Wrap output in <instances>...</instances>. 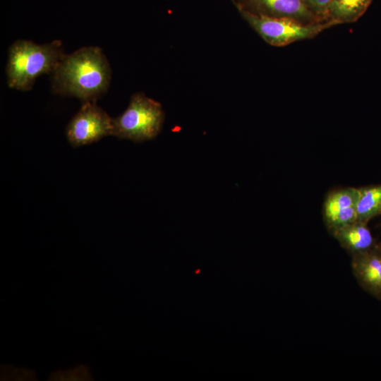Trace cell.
Listing matches in <instances>:
<instances>
[{
	"label": "cell",
	"instance_id": "cell-1",
	"mask_svg": "<svg viewBox=\"0 0 381 381\" xmlns=\"http://www.w3.org/2000/svg\"><path fill=\"white\" fill-rule=\"evenodd\" d=\"M54 94L95 100L105 93L111 79L109 64L97 47L80 48L64 55L52 73Z\"/></svg>",
	"mask_w": 381,
	"mask_h": 381
},
{
	"label": "cell",
	"instance_id": "cell-2",
	"mask_svg": "<svg viewBox=\"0 0 381 381\" xmlns=\"http://www.w3.org/2000/svg\"><path fill=\"white\" fill-rule=\"evenodd\" d=\"M64 55L59 40L43 44L25 40L16 41L8 49V85L18 90H30L35 80L42 74L52 73Z\"/></svg>",
	"mask_w": 381,
	"mask_h": 381
},
{
	"label": "cell",
	"instance_id": "cell-3",
	"mask_svg": "<svg viewBox=\"0 0 381 381\" xmlns=\"http://www.w3.org/2000/svg\"><path fill=\"white\" fill-rule=\"evenodd\" d=\"M164 120L161 104L138 92L131 97L126 109L113 119L112 135L135 143L152 140L160 133Z\"/></svg>",
	"mask_w": 381,
	"mask_h": 381
},
{
	"label": "cell",
	"instance_id": "cell-4",
	"mask_svg": "<svg viewBox=\"0 0 381 381\" xmlns=\"http://www.w3.org/2000/svg\"><path fill=\"white\" fill-rule=\"evenodd\" d=\"M240 14L267 44L274 47L314 38L323 30L336 25L331 21L309 24L287 18L258 16L245 12Z\"/></svg>",
	"mask_w": 381,
	"mask_h": 381
},
{
	"label": "cell",
	"instance_id": "cell-5",
	"mask_svg": "<svg viewBox=\"0 0 381 381\" xmlns=\"http://www.w3.org/2000/svg\"><path fill=\"white\" fill-rule=\"evenodd\" d=\"M113 119L95 102H83L78 112L66 127V137L73 147L97 142L107 135H112Z\"/></svg>",
	"mask_w": 381,
	"mask_h": 381
},
{
	"label": "cell",
	"instance_id": "cell-6",
	"mask_svg": "<svg viewBox=\"0 0 381 381\" xmlns=\"http://www.w3.org/2000/svg\"><path fill=\"white\" fill-rule=\"evenodd\" d=\"M239 13L258 16L287 18L304 23L324 22L305 6L302 0H231Z\"/></svg>",
	"mask_w": 381,
	"mask_h": 381
},
{
	"label": "cell",
	"instance_id": "cell-7",
	"mask_svg": "<svg viewBox=\"0 0 381 381\" xmlns=\"http://www.w3.org/2000/svg\"><path fill=\"white\" fill-rule=\"evenodd\" d=\"M358 188L348 187L333 190L326 197L323 216L329 230L357 220L356 205Z\"/></svg>",
	"mask_w": 381,
	"mask_h": 381
},
{
	"label": "cell",
	"instance_id": "cell-8",
	"mask_svg": "<svg viewBox=\"0 0 381 381\" xmlns=\"http://www.w3.org/2000/svg\"><path fill=\"white\" fill-rule=\"evenodd\" d=\"M351 268L360 285L381 299V247L375 245L367 250L353 254Z\"/></svg>",
	"mask_w": 381,
	"mask_h": 381
},
{
	"label": "cell",
	"instance_id": "cell-9",
	"mask_svg": "<svg viewBox=\"0 0 381 381\" xmlns=\"http://www.w3.org/2000/svg\"><path fill=\"white\" fill-rule=\"evenodd\" d=\"M329 231L341 246L352 255L376 245L367 224L358 220Z\"/></svg>",
	"mask_w": 381,
	"mask_h": 381
},
{
	"label": "cell",
	"instance_id": "cell-10",
	"mask_svg": "<svg viewBox=\"0 0 381 381\" xmlns=\"http://www.w3.org/2000/svg\"><path fill=\"white\" fill-rule=\"evenodd\" d=\"M373 0H332L326 20L335 25L353 23L365 12Z\"/></svg>",
	"mask_w": 381,
	"mask_h": 381
},
{
	"label": "cell",
	"instance_id": "cell-11",
	"mask_svg": "<svg viewBox=\"0 0 381 381\" xmlns=\"http://www.w3.org/2000/svg\"><path fill=\"white\" fill-rule=\"evenodd\" d=\"M356 211L357 220L366 224L381 214V184L358 188Z\"/></svg>",
	"mask_w": 381,
	"mask_h": 381
},
{
	"label": "cell",
	"instance_id": "cell-12",
	"mask_svg": "<svg viewBox=\"0 0 381 381\" xmlns=\"http://www.w3.org/2000/svg\"><path fill=\"white\" fill-rule=\"evenodd\" d=\"M307 8L321 21L326 20V15L332 0H302Z\"/></svg>",
	"mask_w": 381,
	"mask_h": 381
},
{
	"label": "cell",
	"instance_id": "cell-13",
	"mask_svg": "<svg viewBox=\"0 0 381 381\" xmlns=\"http://www.w3.org/2000/svg\"><path fill=\"white\" fill-rule=\"evenodd\" d=\"M64 376L60 377L63 380H87L88 377V372L84 368H75L73 370H70L64 373Z\"/></svg>",
	"mask_w": 381,
	"mask_h": 381
}]
</instances>
